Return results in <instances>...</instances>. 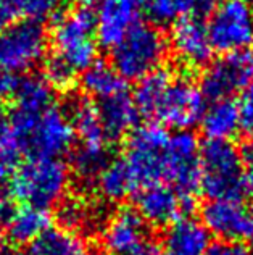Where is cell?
Wrapping results in <instances>:
<instances>
[{
  "instance_id": "1",
  "label": "cell",
  "mask_w": 253,
  "mask_h": 255,
  "mask_svg": "<svg viewBox=\"0 0 253 255\" xmlns=\"http://www.w3.org/2000/svg\"><path fill=\"white\" fill-rule=\"evenodd\" d=\"M8 181L10 196L15 200L49 210L65 199L70 187V170L62 158L29 157Z\"/></svg>"
},
{
  "instance_id": "2",
  "label": "cell",
  "mask_w": 253,
  "mask_h": 255,
  "mask_svg": "<svg viewBox=\"0 0 253 255\" xmlns=\"http://www.w3.org/2000/svg\"><path fill=\"white\" fill-rule=\"evenodd\" d=\"M113 68L124 81H139L162 68L168 55V41L152 24L139 23L111 47Z\"/></svg>"
},
{
  "instance_id": "3",
  "label": "cell",
  "mask_w": 253,
  "mask_h": 255,
  "mask_svg": "<svg viewBox=\"0 0 253 255\" xmlns=\"http://www.w3.org/2000/svg\"><path fill=\"white\" fill-rule=\"evenodd\" d=\"M242 152L231 140L200 145V191L210 200L242 197Z\"/></svg>"
},
{
  "instance_id": "4",
  "label": "cell",
  "mask_w": 253,
  "mask_h": 255,
  "mask_svg": "<svg viewBox=\"0 0 253 255\" xmlns=\"http://www.w3.org/2000/svg\"><path fill=\"white\" fill-rule=\"evenodd\" d=\"M70 120L79 140L73 157V171L81 179L94 181L108 163V137L103 129L98 109L89 100H79L73 105Z\"/></svg>"
},
{
  "instance_id": "5",
  "label": "cell",
  "mask_w": 253,
  "mask_h": 255,
  "mask_svg": "<svg viewBox=\"0 0 253 255\" xmlns=\"http://www.w3.org/2000/svg\"><path fill=\"white\" fill-rule=\"evenodd\" d=\"M55 57L79 75L95 62L98 42L90 11L78 8L58 19L52 36Z\"/></svg>"
},
{
  "instance_id": "6",
  "label": "cell",
  "mask_w": 253,
  "mask_h": 255,
  "mask_svg": "<svg viewBox=\"0 0 253 255\" xmlns=\"http://www.w3.org/2000/svg\"><path fill=\"white\" fill-rule=\"evenodd\" d=\"M168 137V132L163 126L153 123L134 128L129 132L121 158L139 189L163 179L165 150Z\"/></svg>"
},
{
  "instance_id": "7",
  "label": "cell",
  "mask_w": 253,
  "mask_h": 255,
  "mask_svg": "<svg viewBox=\"0 0 253 255\" xmlns=\"http://www.w3.org/2000/svg\"><path fill=\"white\" fill-rule=\"evenodd\" d=\"M49 39L44 26L23 19L0 32V68L13 75L26 73L44 62Z\"/></svg>"
},
{
  "instance_id": "8",
  "label": "cell",
  "mask_w": 253,
  "mask_h": 255,
  "mask_svg": "<svg viewBox=\"0 0 253 255\" xmlns=\"http://www.w3.org/2000/svg\"><path fill=\"white\" fill-rule=\"evenodd\" d=\"M206 28L215 50L224 53L252 50L253 6L244 0H223L213 8Z\"/></svg>"
},
{
  "instance_id": "9",
  "label": "cell",
  "mask_w": 253,
  "mask_h": 255,
  "mask_svg": "<svg viewBox=\"0 0 253 255\" xmlns=\"http://www.w3.org/2000/svg\"><path fill=\"white\" fill-rule=\"evenodd\" d=\"M163 178L185 199H194L200 191V144L189 129L168 137Z\"/></svg>"
},
{
  "instance_id": "10",
  "label": "cell",
  "mask_w": 253,
  "mask_h": 255,
  "mask_svg": "<svg viewBox=\"0 0 253 255\" xmlns=\"http://www.w3.org/2000/svg\"><path fill=\"white\" fill-rule=\"evenodd\" d=\"M205 107V96L200 87L187 76L172 75L160 99L153 120L162 126L187 131L200 122Z\"/></svg>"
},
{
  "instance_id": "11",
  "label": "cell",
  "mask_w": 253,
  "mask_h": 255,
  "mask_svg": "<svg viewBox=\"0 0 253 255\" xmlns=\"http://www.w3.org/2000/svg\"><path fill=\"white\" fill-rule=\"evenodd\" d=\"M102 244L110 255H160L149 225L136 209H119L102 230Z\"/></svg>"
},
{
  "instance_id": "12",
  "label": "cell",
  "mask_w": 253,
  "mask_h": 255,
  "mask_svg": "<svg viewBox=\"0 0 253 255\" xmlns=\"http://www.w3.org/2000/svg\"><path fill=\"white\" fill-rule=\"evenodd\" d=\"M202 223L219 241L253 243V204L237 199H213L202 209Z\"/></svg>"
},
{
  "instance_id": "13",
  "label": "cell",
  "mask_w": 253,
  "mask_h": 255,
  "mask_svg": "<svg viewBox=\"0 0 253 255\" xmlns=\"http://www.w3.org/2000/svg\"><path fill=\"white\" fill-rule=\"evenodd\" d=\"M75 139L70 115L53 104L37 118L28 136L23 139L21 147L31 157L62 158L71 150Z\"/></svg>"
},
{
  "instance_id": "14",
  "label": "cell",
  "mask_w": 253,
  "mask_h": 255,
  "mask_svg": "<svg viewBox=\"0 0 253 255\" xmlns=\"http://www.w3.org/2000/svg\"><path fill=\"white\" fill-rule=\"evenodd\" d=\"M253 81V50L231 52L211 62L202 76L200 89L211 100L231 99Z\"/></svg>"
},
{
  "instance_id": "15",
  "label": "cell",
  "mask_w": 253,
  "mask_h": 255,
  "mask_svg": "<svg viewBox=\"0 0 253 255\" xmlns=\"http://www.w3.org/2000/svg\"><path fill=\"white\" fill-rule=\"evenodd\" d=\"M195 207L194 199H185L169 184L153 183L137 191L136 212L150 226L168 228L179 218L187 217Z\"/></svg>"
},
{
  "instance_id": "16",
  "label": "cell",
  "mask_w": 253,
  "mask_h": 255,
  "mask_svg": "<svg viewBox=\"0 0 253 255\" xmlns=\"http://www.w3.org/2000/svg\"><path fill=\"white\" fill-rule=\"evenodd\" d=\"M15 107L8 118L13 136L21 144L28 136L37 118L55 104L52 86L41 78H26L18 83L15 96Z\"/></svg>"
},
{
  "instance_id": "17",
  "label": "cell",
  "mask_w": 253,
  "mask_h": 255,
  "mask_svg": "<svg viewBox=\"0 0 253 255\" xmlns=\"http://www.w3.org/2000/svg\"><path fill=\"white\" fill-rule=\"evenodd\" d=\"M145 11L147 0H98L94 10L97 41L105 47H113L141 23Z\"/></svg>"
},
{
  "instance_id": "18",
  "label": "cell",
  "mask_w": 253,
  "mask_h": 255,
  "mask_svg": "<svg viewBox=\"0 0 253 255\" xmlns=\"http://www.w3.org/2000/svg\"><path fill=\"white\" fill-rule=\"evenodd\" d=\"M171 50L184 68H202L213 58L215 47L211 44L208 28L197 16L182 18L172 24Z\"/></svg>"
},
{
  "instance_id": "19",
  "label": "cell",
  "mask_w": 253,
  "mask_h": 255,
  "mask_svg": "<svg viewBox=\"0 0 253 255\" xmlns=\"http://www.w3.org/2000/svg\"><path fill=\"white\" fill-rule=\"evenodd\" d=\"M211 244V234L202 221L182 217L166 230L160 255H205Z\"/></svg>"
},
{
  "instance_id": "20",
  "label": "cell",
  "mask_w": 253,
  "mask_h": 255,
  "mask_svg": "<svg viewBox=\"0 0 253 255\" xmlns=\"http://www.w3.org/2000/svg\"><path fill=\"white\" fill-rule=\"evenodd\" d=\"M97 109L108 140L121 139L137 125L139 110L134 104V99L126 91L100 100V107Z\"/></svg>"
},
{
  "instance_id": "21",
  "label": "cell",
  "mask_w": 253,
  "mask_h": 255,
  "mask_svg": "<svg viewBox=\"0 0 253 255\" xmlns=\"http://www.w3.org/2000/svg\"><path fill=\"white\" fill-rule=\"evenodd\" d=\"M202 131L206 139L231 140L241 131L239 107L231 99H218L205 107L200 118Z\"/></svg>"
},
{
  "instance_id": "22",
  "label": "cell",
  "mask_w": 253,
  "mask_h": 255,
  "mask_svg": "<svg viewBox=\"0 0 253 255\" xmlns=\"http://www.w3.org/2000/svg\"><path fill=\"white\" fill-rule=\"evenodd\" d=\"M50 223L52 217L47 209L32 205L15 207V212L6 225V241L16 246L31 244L49 230Z\"/></svg>"
},
{
  "instance_id": "23",
  "label": "cell",
  "mask_w": 253,
  "mask_h": 255,
  "mask_svg": "<svg viewBox=\"0 0 253 255\" xmlns=\"http://www.w3.org/2000/svg\"><path fill=\"white\" fill-rule=\"evenodd\" d=\"M94 181L100 197L108 202H121L139 191L134 178L121 157L108 160V163L100 170Z\"/></svg>"
},
{
  "instance_id": "24",
  "label": "cell",
  "mask_w": 253,
  "mask_h": 255,
  "mask_svg": "<svg viewBox=\"0 0 253 255\" xmlns=\"http://www.w3.org/2000/svg\"><path fill=\"white\" fill-rule=\"evenodd\" d=\"M218 0H147V11L153 21L160 24H174L187 16L211 13Z\"/></svg>"
},
{
  "instance_id": "25",
  "label": "cell",
  "mask_w": 253,
  "mask_h": 255,
  "mask_svg": "<svg viewBox=\"0 0 253 255\" xmlns=\"http://www.w3.org/2000/svg\"><path fill=\"white\" fill-rule=\"evenodd\" d=\"M81 86L87 96L98 100L108 99L118 92L126 91V81L113 68V65L102 62H94L89 68L83 71Z\"/></svg>"
},
{
  "instance_id": "26",
  "label": "cell",
  "mask_w": 253,
  "mask_h": 255,
  "mask_svg": "<svg viewBox=\"0 0 253 255\" xmlns=\"http://www.w3.org/2000/svg\"><path fill=\"white\" fill-rule=\"evenodd\" d=\"M31 255H85L83 238L65 228H49L31 243Z\"/></svg>"
},
{
  "instance_id": "27",
  "label": "cell",
  "mask_w": 253,
  "mask_h": 255,
  "mask_svg": "<svg viewBox=\"0 0 253 255\" xmlns=\"http://www.w3.org/2000/svg\"><path fill=\"white\" fill-rule=\"evenodd\" d=\"M171 78H172L171 71L160 68L150 73V75L144 76L142 79H139L136 86V92L132 96L134 104L139 110V115H144L153 120L158 102L163 96L166 86L169 84Z\"/></svg>"
},
{
  "instance_id": "28",
  "label": "cell",
  "mask_w": 253,
  "mask_h": 255,
  "mask_svg": "<svg viewBox=\"0 0 253 255\" xmlns=\"http://www.w3.org/2000/svg\"><path fill=\"white\" fill-rule=\"evenodd\" d=\"M58 221L62 228L68 231H81L84 228L92 226L94 221V209L83 197L63 199V204L58 210Z\"/></svg>"
},
{
  "instance_id": "29",
  "label": "cell",
  "mask_w": 253,
  "mask_h": 255,
  "mask_svg": "<svg viewBox=\"0 0 253 255\" xmlns=\"http://www.w3.org/2000/svg\"><path fill=\"white\" fill-rule=\"evenodd\" d=\"M70 0H15L19 18L31 21H47L60 16Z\"/></svg>"
},
{
  "instance_id": "30",
  "label": "cell",
  "mask_w": 253,
  "mask_h": 255,
  "mask_svg": "<svg viewBox=\"0 0 253 255\" xmlns=\"http://www.w3.org/2000/svg\"><path fill=\"white\" fill-rule=\"evenodd\" d=\"M23 153L21 144L10 129L8 136L0 142V181H8L15 174L18 166L21 165Z\"/></svg>"
},
{
  "instance_id": "31",
  "label": "cell",
  "mask_w": 253,
  "mask_h": 255,
  "mask_svg": "<svg viewBox=\"0 0 253 255\" xmlns=\"http://www.w3.org/2000/svg\"><path fill=\"white\" fill-rule=\"evenodd\" d=\"M76 73L68 68L55 57H49L45 62V81H47L52 89H70L76 81Z\"/></svg>"
},
{
  "instance_id": "32",
  "label": "cell",
  "mask_w": 253,
  "mask_h": 255,
  "mask_svg": "<svg viewBox=\"0 0 253 255\" xmlns=\"http://www.w3.org/2000/svg\"><path fill=\"white\" fill-rule=\"evenodd\" d=\"M237 107L241 117V131L253 142V81L242 91Z\"/></svg>"
},
{
  "instance_id": "33",
  "label": "cell",
  "mask_w": 253,
  "mask_h": 255,
  "mask_svg": "<svg viewBox=\"0 0 253 255\" xmlns=\"http://www.w3.org/2000/svg\"><path fill=\"white\" fill-rule=\"evenodd\" d=\"M205 255H250V251L247 246L241 243L216 241V243H211L208 246Z\"/></svg>"
},
{
  "instance_id": "34",
  "label": "cell",
  "mask_w": 253,
  "mask_h": 255,
  "mask_svg": "<svg viewBox=\"0 0 253 255\" xmlns=\"http://www.w3.org/2000/svg\"><path fill=\"white\" fill-rule=\"evenodd\" d=\"M242 187L244 194H247L250 199H253V142H250L242 150Z\"/></svg>"
},
{
  "instance_id": "35",
  "label": "cell",
  "mask_w": 253,
  "mask_h": 255,
  "mask_svg": "<svg viewBox=\"0 0 253 255\" xmlns=\"http://www.w3.org/2000/svg\"><path fill=\"white\" fill-rule=\"evenodd\" d=\"M19 21L15 0H0V32Z\"/></svg>"
},
{
  "instance_id": "36",
  "label": "cell",
  "mask_w": 253,
  "mask_h": 255,
  "mask_svg": "<svg viewBox=\"0 0 253 255\" xmlns=\"http://www.w3.org/2000/svg\"><path fill=\"white\" fill-rule=\"evenodd\" d=\"M18 83L19 81L16 79V75L0 68V104H3L8 99H13Z\"/></svg>"
},
{
  "instance_id": "37",
  "label": "cell",
  "mask_w": 253,
  "mask_h": 255,
  "mask_svg": "<svg viewBox=\"0 0 253 255\" xmlns=\"http://www.w3.org/2000/svg\"><path fill=\"white\" fill-rule=\"evenodd\" d=\"M13 212H15V207H13L11 200L0 197V247L6 243V225H8Z\"/></svg>"
},
{
  "instance_id": "38",
  "label": "cell",
  "mask_w": 253,
  "mask_h": 255,
  "mask_svg": "<svg viewBox=\"0 0 253 255\" xmlns=\"http://www.w3.org/2000/svg\"><path fill=\"white\" fill-rule=\"evenodd\" d=\"M10 132V122H8V117L0 110V142L8 136Z\"/></svg>"
},
{
  "instance_id": "39",
  "label": "cell",
  "mask_w": 253,
  "mask_h": 255,
  "mask_svg": "<svg viewBox=\"0 0 253 255\" xmlns=\"http://www.w3.org/2000/svg\"><path fill=\"white\" fill-rule=\"evenodd\" d=\"M78 3H79V8H83V10H85V11L94 13L95 6H97V3H98V0H78Z\"/></svg>"
},
{
  "instance_id": "40",
  "label": "cell",
  "mask_w": 253,
  "mask_h": 255,
  "mask_svg": "<svg viewBox=\"0 0 253 255\" xmlns=\"http://www.w3.org/2000/svg\"><path fill=\"white\" fill-rule=\"evenodd\" d=\"M10 255H31L29 251H15V252H11Z\"/></svg>"
},
{
  "instance_id": "41",
  "label": "cell",
  "mask_w": 253,
  "mask_h": 255,
  "mask_svg": "<svg viewBox=\"0 0 253 255\" xmlns=\"http://www.w3.org/2000/svg\"><path fill=\"white\" fill-rule=\"evenodd\" d=\"M85 255H110L106 252H90V254H85Z\"/></svg>"
},
{
  "instance_id": "42",
  "label": "cell",
  "mask_w": 253,
  "mask_h": 255,
  "mask_svg": "<svg viewBox=\"0 0 253 255\" xmlns=\"http://www.w3.org/2000/svg\"><path fill=\"white\" fill-rule=\"evenodd\" d=\"M244 2H247V3H253V0H244Z\"/></svg>"
}]
</instances>
